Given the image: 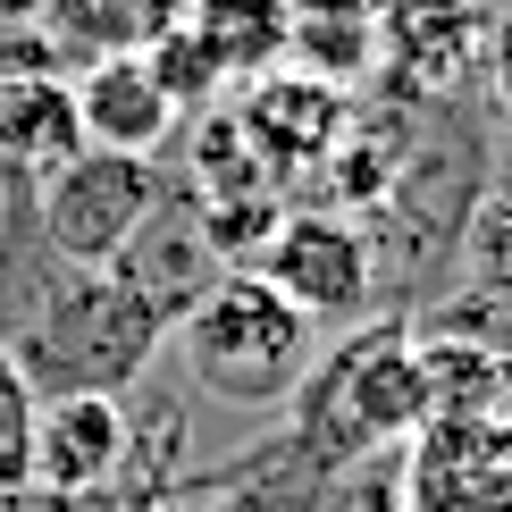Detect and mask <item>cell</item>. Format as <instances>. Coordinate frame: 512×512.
Segmentation results:
<instances>
[{"label": "cell", "mask_w": 512, "mask_h": 512, "mask_svg": "<svg viewBox=\"0 0 512 512\" xmlns=\"http://www.w3.org/2000/svg\"><path fill=\"white\" fill-rule=\"evenodd\" d=\"M462 244H471V269L504 294V286H512V194L487 202L479 219H471V236H462Z\"/></svg>", "instance_id": "obj_16"}, {"label": "cell", "mask_w": 512, "mask_h": 512, "mask_svg": "<svg viewBox=\"0 0 512 512\" xmlns=\"http://www.w3.org/2000/svg\"><path fill=\"white\" fill-rule=\"evenodd\" d=\"M487 0H387L378 9V76L403 101H454L462 76H479Z\"/></svg>", "instance_id": "obj_5"}, {"label": "cell", "mask_w": 512, "mask_h": 512, "mask_svg": "<svg viewBox=\"0 0 512 512\" xmlns=\"http://www.w3.org/2000/svg\"><path fill=\"white\" fill-rule=\"evenodd\" d=\"M479 84H487V101L512 118V0H504V9H487V34H479Z\"/></svg>", "instance_id": "obj_17"}, {"label": "cell", "mask_w": 512, "mask_h": 512, "mask_svg": "<svg viewBox=\"0 0 512 512\" xmlns=\"http://www.w3.org/2000/svg\"><path fill=\"white\" fill-rule=\"evenodd\" d=\"M26 429H34V387L9 353H0V487L26 479Z\"/></svg>", "instance_id": "obj_15"}, {"label": "cell", "mask_w": 512, "mask_h": 512, "mask_svg": "<svg viewBox=\"0 0 512 512\" xmlns=\"http://www.w3.org/2000/svg\"><path fill=\"white\" fill-rule=\"evenodd\" d=\"M42 194V252L68 269H110L126 244L143 236V219L168 202L160 168L152 160H126V152H76L68 168L34 185Z\"/></svg>", "instance_id": "obj_2"}, {"label": "cell", "mask_w": 512, "mask_h": 512, "mask_svg": "<svg viewBox=\"0 0 512 512\" xmlns=\"http://www.w3.org/2000/svg\"><path fill=\"white\" fill-rule=\"evenodd\" d=\"M143 59H152L160 93L177 101V118H202V110H219V101H227V76H219V59H210V51H202V42L185 34V26H177V34H160Z\"/></svg>", "instance_id": "obj_14"}, {"label": "cell", "mask_w": 512, "mask_h": 512, "mask_svg": "<svg viewBox=\"0 0 512 512\" xmlns=\"http://www.w3.org/2000/svg\"><path fill=\"white\" fill-rule=\"evenodd\" d=\"M328 395H336L345 445H403L420 420H429L412 328H361L353 345L328 361Z\"/></svg>", "instance_id": "obj_6"}, {"label": "cell", "mask_w": 512, "mask_h": 512, "mask_svg": "<svg viewBox=\"0 0 512 512\" xmlns=\"http://www.w3.org/2000/svg\"><path fill=\"white\" fill-rule=\"evenodd\" d=\"M177 345H185V370H194L202 395L261 412V403H286L311 378L319 328L252 269H219L202 286V303L177 319Z\"/></svg>", "instance_id": "obj_1"}, {"label": "cell", "mask_w": 512, "mask_h": 512, "mask_svg": "<svg viewBox=\"0 0 512 512\" xmlns=\"http://www.w3.org/2000/svg\"><path fill=\"white\" fill-rule=\"evenodd\" d=\"M496 454H504V471H512V395H504V412H496Z\"/></svg>", "instance_id": "obj_19"}, {"label": "cell", "mask_w": 512, "mask_h": 512, "mask_svg": "<svg viewBox=\"0 0 512 512\" xmlns=\"http://www.w3.org/2000/svg\"><path fill=\"white\" fill-rule=\"evenodd\" d=\"M126 445H135V420L118 395H51L34 403L26 429V479L42 496H84L126 462Z\"/></svg>", "instance_id": "obj_7"}, {"label": "cell", "mask_w": 512, "mask_h": 512, "mask_svg": "<svg viewBox=\"0 0 512 512\" xmlns=\"http://www.w3.org/2000/svg\"><path fill=\"white\" fill-rule=\"evenodd\" d=\"M68 101H76V135H84V152H126V160H152L168 135H177V101L160 93V76H152V59L143 51H110V59H93L76 84H68Z\"/></svg>", "instance_id": "obj_8"}, {"label": "cell", "mask_w": 512, "mask_h": 512, "mask_svg": "<svg viewBox=\"0 0 512 512\" xmlns=\"http://www.w3.org/2000/svg\"><path fill=\"white\" fill-rule=\"evenodd\" d=\"M286 68L336 84V93H361V84L378 76V17H353V9H294Z\"/></svg>", "instance_id": "obj_12"}, {"label": "cell", "mask_w": 512, "mask_h": 512, "mask_svg": "<svg viewBox=\"0 0 512 512\" xmlns=\"http://www.w3.org/2000/svg\"><path fill=\"white\" fill-rule=\"evenodd\" d=\"M403 487H412V512H512L496 420H429V429H412Z\"/></svg>", "instance_id": "obj_9"}, {"label": "cell", "mask_w": 512, "mask_h": 512, "mask_svg": "<svg viewBox=\"0 0 512 512\" xmlns=\"http://www.w3.org/2000/svg\"><path fill=\"white\" fill-rule=\"evenodd\" d=\"M252 277L277 286L319 336L378 303V252H370L353 210H328V202L319 210H286V219L261 236V252H252Z\"/></svg>", "instance_id": "obj_3"}, {"label": "cell", "mask_w": 512, "mask_h": 512, "mask_svg": "<svg viewBox=\"0 0 512 512\" xmlns=\"http://www.w3.org/2000/svg\"><path fill=\"white\" fill-rule=\"evenodd\" d=\"M227 118H236V135L252 143V160H261L277 185L328 168L336 143L361 126L353 93H336V84H319V76H294V68H269V76L236 84V93H227Z\"/></svg>", "instance_id": "obj_4"}, {"label": "cell", "mask_w": 512, "mask_h": 512, "mask_svg": "<svg viewBox=\"0 0 512 512\" xmlns=\"http://www.w3.org/2000/svg\"><path fill=\"white\" fill-rule=\"evenodd\" d=\"M76 152H84V135H76V101H68V84H51V76H17V84H0V168H9V177L42 185L51 168H68Z\"/></svg>", "instance_id": "obj_10"}, {"label": "cell", "mask_w": 512, "mask_h": 512, "mask_svg": "<svg viewBox=\"0 0 512 512\" xmlns=\"http://www.w3.org/2000/svg\"><path fill=\"white\" fill-rule=\"evenodd\" d=\"M42 17H51L76 51L110 59V51H152L160 34H177L185 0H42Z\"/></svg>", "instance_id": "obj_13"}, {"label": "cell", "mask_w": 512, "mask_h": 512, "mask_svg": "<svg viewBox=\"0 0 512 512\" xmlns=\"http://www.w3.org/2000/svg\"><path fill=\"white\" fill-rule=\"evenodd\" d=\"M294 9H353V17H378L387 0H294Z\"/></svg>", "instance_id": "obj_18"}, {"label": "cell", "mask_w": 512, "mask_h": 512, "mask_svg": "<svg viewBox=\"0 0 512 512\" xmlns=\"http://www.w3.org/2000/svg\"><path fill=\"white\" fill-rule=\"evenodd\" d=\"M185 34L219 59L227 93L269 68H286V34H294V0H185Z\"/></svg>", "instance_id": "obj_11"}]
</instances>
